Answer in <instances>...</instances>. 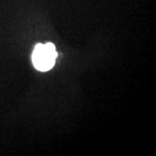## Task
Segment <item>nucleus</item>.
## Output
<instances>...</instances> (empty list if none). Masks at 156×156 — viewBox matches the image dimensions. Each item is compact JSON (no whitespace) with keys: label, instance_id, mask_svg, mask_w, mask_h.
Masks as SVG:
<instances>
[{"label":"nucleus","instance_id":"f257e3e1","mask_svg":"<svg viewBox=\"0 0 156 156\" xmlns=\"http://www.w3.org/2000/svg\"><path fill=\"white\" fill-rule=\"evenodd\" d=\"M57 53L53 44H38L32 53V62L37 69L47 71L54 66Z\"/></svg>","mask_w":156,"mask_h":156}]
</instances>
